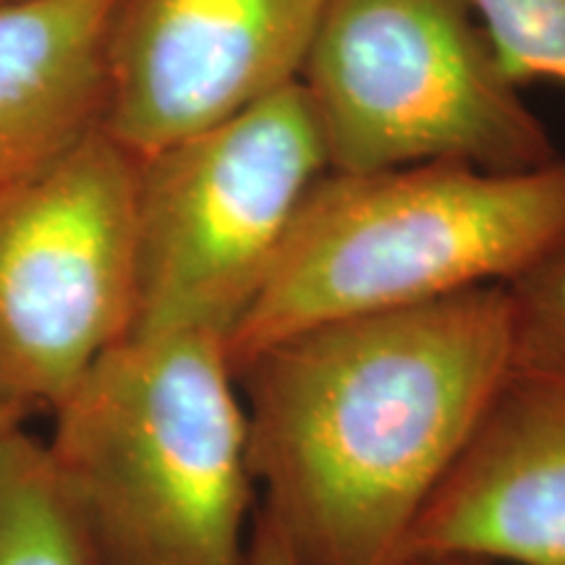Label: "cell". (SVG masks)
<instances>
[{
    "label": "cell",
    "instance_id": "obj_1",
    "mask_svg": "<svg viewBox=\"0 0 565 565\" xmlns=\"http://www.w3.org/2000/svg\"><path fill=\"white\" fill-rule=\"evenodd\" d=\"M515 343L508 286L315 324L236 366L259 511L301 565H408Z\"/></svg>",
    "mask_w": 565,
    "mask_h": 565
},
{
    "label": "cell",
    "instance_id": "obj_2",
    "mask_svg": "<svg viewBox=\"0 0 565 565\" xmlns=\"http://www.w3.org/2000/svg\"><path fill=\"white\" fill-rule=\"evenodd\" d=\"M53 422L47 461L95 565H246L259 492L225 335L129 333Z\"/></svg>",
    "mask_w": 565,
    "mask_h": 565
},
{
    "label": "cell",
    "instance_id": "obj_3",
    "mask_svg": "<svg viewBox=\"0 0 565 565\" xmlns=\"http://www.w3.org/2000/svg\"><path fill=\"white\" fill-rule=\"evenodd\" d=\"M563 244V158L526 171L463 162L328 171L231 330L233 372L315 324L508 286Z\"/></svg>",
    "mask_w": 565,
    "mask_h": 565
},
{
    "label": "cell",
    "instance_id": "obj_4",
    "mask_svg": "<svg viewBox=\"0 0 565 565\" xmlns=\"http://www.w3.org/2000/svg\"><path fill=\"white\" fill-rule=\"evenodd\" d=\"M299 87L330 173L557 160L466 0H322Z\"/></svg>",
    "mask_w": 565,
    "mask_h": 565
},
{
    "label": "cell",
    "instance_id": "obj_5",
    "mask_svg": "<svg viewBox=\"0 0 565 565\" xmlns=\"http://www.w3.org/2000/svg\"><path fill=\"white\" fill-rule=\"evenodd\" d=\"M328 171L299 82L141 158L131 333L196 328L228 341Z\"/></svg>",
    "mask_w": 565,
    "mask_h": 565
},
{
    "label": "cell",
    "instance_id": "obj_6",
    "mask_svg": "<svg viewBox=\"0 0 565 565\" xmlns=\"http://www.w3.org/2000/svg\"><path fill=\"white\" fill-rule=\"evenodd\" d=\"M139 158L103 129L0 186V408L51 414L137 315Z\"/></svg>",
    "mask_w": 565,
    "mask_h": 565
},
{
    "label": "cell",
    "instance_id": "obj_7",
    "mask_svg": "<svg viewBox=\"0 0 565 565\" xmlns=\"http://www.w3.org/2000/svg\"><path fill=\"white\" fill-rule=\"evenodd\" d=\"M322 0H116L100 129L134 158L299 82Z\"/></svg>",
    "mask_w": 565,
    "mask_h": 565
},
{
    "label": "cell",
    "instance_id": "obj_8",
    "mask_svg": "<svg viewBox=\"0 0 565 565\" xmlns=\"http://www.w3.org/2000/svg\"><path fill=\"white\" fill-rule=\"evenodd\" d=\"M422 555L565 565V364L515 353L419 515Z\"/></svg>",
    "mask_w": 565,
    "mask_h": 565
},
{
    "label": "cell",
    "instance_id": "obj_9",
    "mask_svg": "<svg viewBox=\"0 0 565 565\" xmlns=\"http://www.w3.org/2000/svg\"><path fill=\"white\" fill-rule=\"evenodd\" d=\"M116 0H19L0 9V186L100 129Z\"/></svg>",
    "mask_w": 565,
    "mask_h": 565
},
{
    "label": "cell",
    "instance_id": "obj_10",
    "mask_svg": "<svg viewBox=\"0 0 565 565\" xmlns=\"http://www.w3.org/2000/svg\"><path fill=\"white\" fill-rule=\"evenodd\" d=\"M0 565H95L55 484L45 443L0 437Z\"/></svg>",
    "mask_w": 565,
    "mask_h": 565
},
{
    "label": "cell",
    "instance_id": "obj_11",
    "mask_svg": "<svg viewBox=\"0 0 565 565\" xmlns=\"http://www.w3.org/2000/svg\"><path fill=\"white\" fill-rule=\"evenodd\" d=\"M500 66L519 84H565V0H466Z\"/></svg>",
    "mask_w": 565,
    "mask_h": 565
},
{
    "label": "cell",
    "instance_id": "obj_12",
    "mask_svg": "<svg viewBox=\"0 0 565 565\" xmlns=\"http://www.w3.org/2000/svg\"><path fill=\"white\" fill-rule=\"evenodd\" d=\"M519 353L565 364V244L508 282Z\"/></svg>",
    "mask_w": 565,
    "mask_h": 565
},
{
    "label": "cell",
    "instance_id": "obj_13",
    "mask_svg": "<svg viewBox=\"0 0 565 565\" xmlns=\"http://www.w3.org/2000/svg\"><path fill=\"white\" fill-rule=\"evenodd\" d=\"M246 565H301L296 555L288 550L282 536L278 534L267 515L257 508L254 515L252 534H249V555H246Z\"/></svg>",
    "mask_w": 565,
    "mask_h": 565
},
{
    "label": "cell",
    "instance_id": "obj_14",
    "mask_svg": "<svg viewBox=\"0 0 565 565\" xmlns=\"http://www.w3.org/2000/svg\"><path fill=\"white\" fill-rule=\"evenodd\" d=\"M408 565H492L482 561H471V557H448V555H422L414 557Z\"/></svg>",
    "mask_w": 565,
    "mask_h": 565
},
{
    "label": "cell",
    "instance_id": "obj_15",
    "mask_svg": "<svg viewBox=\"0 0 565 565\" xmlns=\"http://www.w3.org/2000/svg\"><path fill=\"white\" fill-rule=\"evenodd\" d=\"M17 427H24V424H21L19 419H13L9 412H3V408H0V437L9 435L11 429H17Z\"/></svg>",
    "mask_w": 565,
    "mask_h": 565
},
{
    "label": "cell",
    "instance_id": "obj_16",
    "mask_svg": "<svg viewBox=\"0 0 565 565\" xmlns=\"http://www.w3.org/2000/svg\"><path fill=\"white\" fill-rule=\"evenodd\" d=\"M11 3H19V0H0V9H6V6H11Z\"/></svg>",
    "mask_w": 565,
    "mask_h": 565
}]
</instances>
